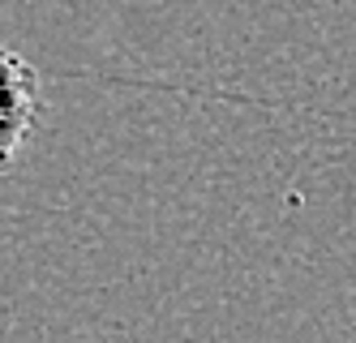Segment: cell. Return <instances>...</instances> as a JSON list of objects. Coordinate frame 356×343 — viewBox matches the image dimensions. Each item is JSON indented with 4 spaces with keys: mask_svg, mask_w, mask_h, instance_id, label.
Returning a JSON list of instances; mask_svg holds the SVG:
<instances>
[{
    "mask_svg": "<svg viewBox=\"0 0 356 343\" xmlns=\"http://www.w3.org/2000/svg\"><path fill=\"white\" fill-rule=\"evenodd\" d=\"M0 77H5V163H13L17 159V146L31 138V129H35V120H39V112H43V103H39V77H35V69L17 56L13 47H5L0 51Z\"/></svg>",
    "mask_w": 356,
    "mask_h": 343,
    "instance_id": "obj_1",
    "label": "cell"
}]
</instances>
